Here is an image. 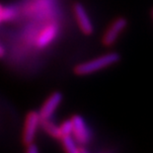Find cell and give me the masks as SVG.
I'll return each mask as SVG.
<instances>
[{"instance_id": "cell-6", "label": "cell", "mask_w": 153, "mask_h": 153, "mask_svg": "<svg viewBox=\"0 0 153 153\" xmlns=\"http://www.w3.org/2000/svg\"><path fill=\"white\" fill-rule=\"evenodd\" d=\"M61 101H62V95H61L59 92H55L53 94H51L47 99V101L44 103V105L42 106L40 112H39L41 120L51 119V116H53L55 111H56L57 107L60 105Z\"/></svg>"}, {"instance_id": "cell-5", "label": "cell", "mask_w": 153, "mask_h": 153, "mask_svg": "<svg viewBox=\"0 0 153 153\" xmlns=\"http://www.w3.org/2000/svg\"><path fill=\"white\" fill-rule=\"evenodd\" d=\"M74 14H75V18L77 20L78 26H79L81 32L84 35H91L94 32V27L92 22L90 20V17L88 15L86 9L83 7L82 5L77 3L74 5Z\"/></svg>"}, {"instance_id": "cell-17", "label": "cell", "mask_w": 153, "mask_h": 153, "mask_svg": "<svg viewBox=\"0 0 153 153\" xmlns=\"http://www.w3.org/2000/svg\"><path fill=\"white\" fill-rule=\"evenodd\" d=\"M151 15H152V18H153V9L151 10Z\"/></svg>"}, {"instance_id": "cell-14", "label": "cell", "mask_w": 153, "mask_h": 153, "mask_svg": "<svg viewBox=\"0 0 153 153\" xmlns=\"http://www.w3.org/2000/svg\"><path fill=\"white\" fill-rule=\"evenodd\" d=\"M79 153H89L85 147H79Z\"/></svg>"}, {"instance_id": "cell-4", "label": "cell", "mask_w": 153, "mask_h": 153, "mask_svg": "<svg viewBox=\"0 0 153 153\" xmlns=\"http://www.w3.org/2000/svg\"><path fill=\"white\" fill-rule=\"evenodd\" d=\"M128 27V20L123 17H119L110 25L108 30L105 32L103 36V44L106 47H110L118 40L119 36L125 31V29Z\"/></svg>"}, {"instance_id": "cell-13", "label": "cell", "mask_w": 153, "mask_h": 153, "mask_svg": "<svg viewBox=\"0 0 153 153\" xmlns=\"http://www.w3.org/2000/svg\"><path fill=\"white\" fill-rule=\"evenodd\" d=\"M4 55H5V50H4V48L0 45V58L3 57Z\"/></svg>"}, {"instance_id": "cell-10", "label": "cell", "mask_w": 153, "mask_h": 153, "mask_svg": "<svg viewBox=\"0 0 153 153\" xmlns=\"http://www.w3.org/2000/svg\"><path fill=\"white\" fill-rule=\"evenodd\" d=\"M60 133H61V137L65 135H71L72 134V123L70 120H64L59 126Z\"/></svg>"}, {"instance_id": "cell-11", "label": "cell", "mask_w": 153, "mask_h": 153, "mask_svg": "<svg viewBox=\"0 0 153 153\" xmlns=\"http://www.w3.org/2000/svg\"><path fill=\"white\" fill-rule=\"evenodd\" d=\"M15 15V11L12 8H3V10L1 12V17L3 21H7L10 20Z\"/></svg>"}, {"instance_id": "cell-3", "label": "cell", "mask_w": 153, "mask_h": 153, "mask_svg": "<svg viewBox=\"0 0 153 153\" xmlns=\"http://www.w3.org/2000/svg\"><path fill=\"white\" fill-rule=\"evenodd\" d=\"M40 123L41 118L38 112L33 111V112H30L28 114L25 122L24 133H23V141H24L25 144L29 145L34 142Z\"/></svg>"}, {"instance_id": "cell-8", "label": "cell", "mask_w": 153, "mask_h": 153, "mask_svg": "<svg viewBox=\"0 0 153 153\" xmlns=\"http://www.w3.org/2000/svg\"><path fill=\"white\" fill-rule=\"evenodd\" d=\"M40 126H42L47 133H48L51 137L56 138V139H60L61 138V133H60V129L59 126L55 125L54 123H53L51 120V119L48 120H42Z\"/></svg>"}, {"instance_id": "cell-7", "label": "cell", "mask_w": 153, "mask_h": 153, "mask_svg": "<svg viewBox=\"0 0 153 153\" xmlns=\"http://www.w3.org/2000/svg\"><path fill=\"white\" fill-rule=\"evenodd\" d=\"M57 32H58V29L55 25L51 24V25L47 26V27L41 32L37 39L38 48H47L57 36Z\"/></svg>"}, {"instance_id": "cell-15", "label": "cell", "mask_w": 153, "mask_h": 153, "mask_svg": "<svg viewBox=\"0 0 153 153\" xmlns=\"http://www.w3.org/2000/svg\"><path fill=\"white\" fill-rule=\"evenodd\" d=\"M2 10H3V6H2L1 4H0V13L2 12Z\"/></svg>"}, {"instance_id": "cell-16", "label": "cell", "mask_w": 153, "mask_h": 153, "mask_svg": "<svg viewBox=\"0 0 153 153\" xmlns=\"http://www.w3.org/2000/svg\"><path fill=\"white\" fill-rule=\"evenodd\" d=\"M3 20H2V17H1V13H0V23H1Z\"/></svg>"}, {"instance_id": "cell-1", "label": "cell", "mask_w": 153, "mask_h": 153, "mask_svg": "<svg viewBox=\"0 0 153 153\" xmlns=\"http://www.w3.org/2000/svg\"><path fill=\"white\" fill-rule=\"evenodd\" d=\"M120 60V55L118 53H110L101 56L94 58L92 60H89L87 62L81 63L77 65L74 69V72L78 75H87L94 72H97L99 70H102L104 68L113 65Z\"/></svg>"}, {"instance_id": "cell-2", "label": "cell", "mask_w": 153, "mask_h": 153, "mask_svg": "<svg viewBox=\"0 0 153 153\" xmlns=\"http://www.w3.org/2000/svg\"><path fill=\"white\" fill-rule=\"evenodd\" d=\"M72 123V135L80 145H85L91 139V133L82 117L75 115L70 119Z\"/></svg>"}, {"instance_id": "cell-9", "label": "cell", "mask_w": 153, "mask_h": 153, "mask_svg": "<svg viewBox=\"0 0 153 153\" xmlns=\"http://www.w3.org/2000/svg\"><path fill=\"white\" fill-rule=\"evenodd\" d=\"M66 153H79V146L72 135H65L60 138Z\"/></svg>"}, {"instance_id": "cell-12", "label": "cell", "mask_w": 153, "mask_h": 153, "mask_svg": "<svg viewBox=\"0 0 153 153\" xmlns=\"http://www.w3.org/2000/svg\"><path fill=\"white\" fill-rule=\"evenodd\" d=\"M26 153H40V152H39V148L37 147V145L31 143V144L28 145V148H27Z\"/></svg>"}]
</instances>
